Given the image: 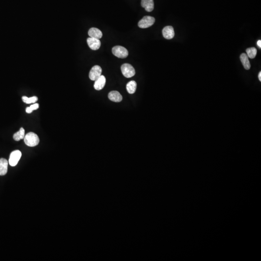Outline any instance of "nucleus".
<instances>
[{
	"label": "nucleus",
	"mask_w": 261,
	"mask_h": 261,
	"mask_svg": "<svg viewBox=\"0 0 261 261\" xmlns=\"http://www.w3.org/2000/svg\"><path fill=\"white\" fill-rule=\"evenodd\" d=\"M25 136V130L24 128L21 127L18 132L14 133L13 135V138L15 141H19L21 139H24Z\"/></svg>",
	"instance_id": "obj_16"
},
{
	"label": "nucleus",
	"mask_w": 261,
	"mask_h": 261,
	"mask_svg": "<svg viewBox=\"0 0 261 261\" xmlns=\"http://www.w3.org/2000/svg\"><path fill=\"white\" fill-rule=\"evenodd\" d=\"M163 35L165 39H171L175 36V32L173 27L171 26H168L164 27L162 31Z\"/></svg>",
	"instance_id": "obj_8"
},
{
	"label": "nucleus",
	"mask_w": 261,
	"mask_h": 261,
	"mask_svg": "<svg viewBox=\"0 0 261 261\" xmlns=\"http://www.w3.org/2000/svg\"><path fill=\"white\" fill-rule=\"evenodd\" d=\"M24 140L25 144L31 147L36 146L39 143V137L36 133L33 132L27 133L24 137Z\"/></svg>",
	"instance_id": "obj_1"
},
{
	"label": "nucleus",
	"mask_w": 261,
	"mask_h": 261,
	"mask_svg": "<svg viewBox=\"0 0 261 261\" xmlns=\"http://www.w3.org/2000/svg\"><path fill=\"white\" fill-rule=\"evenodd\" d=\"M106 83V79L104 75H101L97 80L95 81L94 88L97 90H101L105 87Z\"/></svg>",
	"instance_id": "obj_9"
},
{
	"label": "nucleus",
	"mask_w": 261,
	"mask_h": 261,
	"mask_svg": "<svg viewBox=\"0 0 261 261\" xmlns=\"http://www.w3.org/2000/svg\"><path fill=\"white\" fill-rule=\"evenodd\" d=\"M87 43L90 48L92 50H98L101 47V42L100 39L89 37L87 39Z\"/></svg>",
	"instance_id": "obj_7"
},
{
	"label": "nucleus",
	"mask_w": 261,
	"mask_h": 261,
	"mask_svg": "<svg viewBox=\"0 0 261 261\" xmlns=\"http://www.w3.org/2000/svg\"><path fill=\"white\" fill-rule=\"evenodd\" d=\"M112 52L114 55L119 58H126L128 56V50L122 46H117L113 47Z\"/></svg>",
	"instance_id": "obj_2"
},
{
	"label": "nucleus",
	"mask_w": 261,
	"mask_h": 261,
	"mask_svg": "<svg viewBox=\"0 0 261 261\" xmlns=\"http://www.w3.org/2000/svg\"><path fill=\"white\" fill-rule=\"evenodd\" d=\"M8 162L6 159H0V176L6 174L8 170Z\"/></svg>",
	"instance_id": "obj_11"
},
{
	"label": "nucleus",
	"mask_w": 261,
	"mask_h": 261,
	"mask_svg": "<svg viewBox=\"0 0 261 261\" xmlns=\"http://www.w3.org/2000/svg\"><path fill=\"white\" fill-rule=\"evenodd\" d=\"M102 69L99 65H95L90 70L89 73V78L90 80L95 81L101 75Z\"/></svg>",
	"instance_id": "obj_6"
},
{
	"label": "nucleus",
	"mask_w": 261,
	"mask_h": 261,
	"mask_svg": "<svg viewBox=\"0 0 261 261\" xmlns=\"http://www.w3.org/2000/svg\"><path fill=\"white\" fill-rule=\"evenodd\" d=\"M137 84L135 81H130L126 85L127 90L130 94H133L136 92V90Z\"/></svg>",
	"instance_id": "obj_15"
},
{
	"label": "nucleus",
	"mask_w": 261,
	"mask_h": 261,
	"mask_svg": "<svg viewBox=\"0 0 261 261\" xmlns=\"http://www.w3.org/2000/svg\"><path fill=\"white\" fill-rule=\"evenodd\" d=\"M153 0H141V6L147 12L152 11L154 9Z\"/></svg>",
	"instance_id": "obj_12"
},
{
	"label": "nucleus",
	"mask_w": 261,
	"mask_h": 261,
	"mask_svg": "<svg viewBox=\"0 0 261 261\" xmlns=\"http://www.w3.org/2000/svg\"><path fill=\"white\" fill-rule=\"evenodd\" d=\"M39 104L38 103H36V104L31 105V106H29V107H27L26 109V113L30 114V113H32L33 111L38 109H39Z\"/></svg>",
	"instance_id": "obj_19"
},
{
	"label": "nucleus",
	"mask_w": 261,
	"mask_h": 261,
	"mask_svg": "<svg viewBox=\"0 0 261 261\" xmlns=\"http://www.w3.org/2000/svg\"><path fill=\"white\" fill-rule=\"evenodd\" d=\"M241 62L246 70H249L251 68V63L249 61L248 56L246 53H242L240 55Z\"/></svg>",
	"instance_id": "obj_14"
},
{
	"label": "nucleus",
	"mask_w": 261,
	"mask_h": 261,
	"mask_svg": "<svg viewBox=\"0 0 261 261\" xmlns=\"http://www.w3.org/2000/svg\"><path fill=\"white\" fill-rule=\"evenodd\" d=\"M109 98L114 102H120L122 100V97L120 93L117 91H112L109 94Z\"/></svg>",
	"instance_id": "obj_13"
},
{
	"label": "nucleus",
	"mask_w": 261,
	"mask_h": 261,
	"mask_svg": "<svg viewBox=\"0 0 261 261\" xmlns=\"http://www.w3.org/2000/svg\"><path fill=\"white\" fill-rule=\"evenodd\" d=\"M247 55L251 59H254L256 56L257 49L255 48H250L246 50Z\"/></svg>",
	"instance_id": "obj_18"
},
{
	"label": "nucleus",
	"mask_w": 261,
	"mask_h": 261,
	"mask_svg": "<svg viewBox=\"0 0 261 261\" xmlns=\"http://www.w3.org/2000/svg\"><path fill=\"white\" fill-rule=\"evenodd\" d=\"M22 99L24 103L27 104H32V103H36L38 101V98L36 96H34L33 97H29L26 96H23L22 97Z\"/></svg>",
	"instance_id": "obj_17"
},
{
	"label": "nucleus",
	"mask_w": 261,
	"mask_h": 261,
	"mask_svg": "<svg viewBox=\"0 0 261 261\" xmlns=\"http://www.w3.org/2000/svg\"><path fill=\"white\" fill-rule=\"evenodd\" d=\"M258 79H259L260 81H261V72H260L259 75H258Z\"/></svg>",
	"instance_id": "obj_21"
},
{
	"label": "nucleus",
	"mask_w": 261,
	"mask_h": 261,
	"mask_svg": "<svg viewBox=\"0 0 261 261\" xmlns=\"http://www.w3.org/2000/svg\"><path fill=\"white\" fill-rule=\"evenodd\" d=\"M121 70L123 75L127 78H132L136 74V71L133 66L128 63L122 64L121 67Z\"/></svg>",
	"instance_id": "obj_3"
},
{
	"label": "nucleus",
	"mask_w": 261,
	"mask_h": 261,
	"mask_svg": "<svg viewBox=\"0 0 261 261\" xmlns=\"http://www.w3.org/2000/svg\"><path fill=\"white\" fill-rule=\"evenodd\" d=\"M257 45L260 48H261V40H259L258 41Z\"/></svg>",
	"instance_id": "obj_20"
},
{
	"label": "nucleus",
	"mask_w": 261,
	"mask_h": 261,
	"mask_svg": "<svg viewBox=\"0 0 261 261\" xmlns=\"http://www.w3.org/2000/svg\"><path fill=\"white\" fill-rule=\"evenodd\" d=\"M22 156V153L21 151L16 150L12 152L9 157V164L11 167H15L18 163V162L21 159Z\"/></svg>",
	"instance_id": "obj_5"
},
{
	"label": "nucleus",
	"mask_w": 261,
	"mask_h": 261,
	"mask_svg": "<svg viewBox=\"0 0 261 261\" xmlns=\"http://www.w3.org/2000/svg\"><path fill=\"white\" fill-rule=\"evenodd\" d=\"M88 34L90 37L98 39H101L103 36L101 31L96 28H90L88 32Z\"/></svg>",
	"instance_id": "obj_10"
},
{
	"label": "nucleus",
	"mask_w": 261,
	"mask_h": 261,
	"mask_svg": "<svg viewBox=\"0 0 261 261\" xmlns=\"http://www.w3.org/2000/svg\"><path fill=\"white\" fill-rule=\"evenodd\" d=\"M155 21V18L152 17L145 16L139 21L138 23V26L140 28H148L153 25Z\"/></svg>",
	"instance_id": "obj_4"
}]
</instances>
